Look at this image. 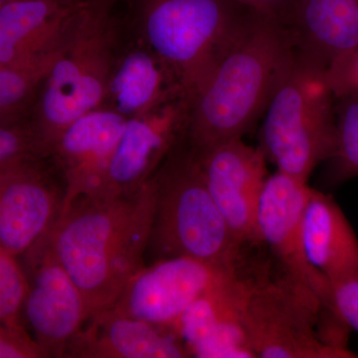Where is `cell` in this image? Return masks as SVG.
Instances as JSON below:
<instances>
[{"instance_id": "6da1fadb", "label": "cell", "mask_w": 358, "mask_h": 358, "mask_svg": "<svg viewBox=\"0 0 358 358\" xmlns=\"http://www.w3.org/2000/svg\"><path fill=\"white\" fill-rule=\"evenodd\" d=\"M157 199L154 178L121 196H87L61 212L46 239L83 294L90 319L112 307L143 267Z\"/></svg>"}, {"instance_id": "7a4b0ae2", "label": "cell", "mask_w": 358, "mask_h": 358, "mask_svg": "<svg viewBox=\"0 0 358 358\" xmlns=\"http://www.w3.org/2000/svg\"><path fill=\"white\" fill-rule=\"evenodd\" d=\"M294 58L284 23L255 10L190 101L185 136L189 152L242 138L265 113Z\"/></svg>"}, {"instance_id": "3957f363", "label": "cell", "mask_w": 358, "mask_h": 358, "mask_svg": "<svg viewBox=\"0 0 358 358\" xmlns=\"http://www.w3.org/2000/svg\"><path fill=\"white\" fill-rule=\"evenodd\" d=\"M115 0H85L40 87L33 131L44 155L78 117L103 107L120 48Z\"/></svg>"}, {"instance_id": "277c9868", "label": "cell", "mask_w": 358, "mask_h": 358, "mask_svg": "<svg viewBox=\"0 0 358 358\" xmlns=\"http://www.w3.org/2000/svg\"><path fill=\"white\" fill-rule=\"evenodd\" d=\"M254 13L238 0H133L134 37L190 103Z\"/></svg>"}, {"instance_id": "5b68a950", "label": "cell", "mask_w": 358, "mask_h": 358, "mask_svg": "<svg viewBox=\"0 0 358 358\" xmlns=\"http://www.w3.org/2000/svg\"><path fill=\"white\" fill-rule=\"evenodd\" d=\"M173 152L152 176L157 199L148 251L157 260L188 257L238 268L243 245L212 199L194 157L189 150Z\"/></svg>"}, {"instance_id": "8992f818", "label": "cell", "mask_w": 358, "mask_h": 358, "mask_svg": "<svg viewBox=\"0 0 358 358\" xmlns=\"http://www.w3.org/2000/svg\"><path fill=\"white\" fill-rule=\"evenodd\" d=\"M324 72L294 51L264 113L259 148L277 171L305 182L336 141V100Z\"/></svg>"}, {"instance_id": "52a82bcc", "label": "cell", "mask_w": 358, "mask_h": 358, "mask_svg": "<svg viewBox=\"0 0 358 358\" xmlns=\"http://www.w3.org/2000/svg\"><path fill=\"white\" fill-rule=\"evenodd\" d=\"M322 310L334 315L286 275L282 281H253L243 324L255 357H357L348 348L329 343L315 329Z\"/></svg>"}, {"instance_id": "ba28073f", "label": "cell", "mask_w": 358, "mask_h": 358, "mask_svg": "<svg viewBox=\"0 0 358 358\" xmlns=\"http://www.w3.org/2000/svg\"><path fill=\"white\" fill-rule=\"evenodd\" d=\"M46 236L23 256L28 289L22 313L32 338L48 357H64L68 343L90 320V312L83 294L54 255Z\"/></svg>"}, {"instance_id": "9c48e42d", "label": "cell", "mask_w": 358, "mask_h": 358, "mask_svg": "<svg viewBox=\"0 0 358 358\" xmlns=\"http://www.w3.org/2000/svg\"><path fill=\"white\" fill-rule=\"evenodd\" d=\"M236 271L188 257L160 259L141 267L110 308L171 329L193 301Z\"/></svg>"}, {"instance_id": "30bf717a", "label": "cell", "mask_w": 358, "mask_h": 358, "mask_svg": "<svg viewBox=\"0 0 358 358\" xmlns=\"http://www.w3.org/2000/svg\"><path fill=\"white\" fill-rule=\"evenodd\" d=\"M308 189L305 181L280 171L268 176L257 207V242L267 245L287 278L336 313L331 282L310 265L303 248L301 222Z\"/></svg>"}, {"instance_id": "8fae6325", "label": "cell", "mask_w": 358, "mask_h": 358, "mask_svg": "<svg viewBox=\"0 0 358 358\" xmlns=\"http://www.w3.org/2000/svg\"><path fill=\"white\" fill-rule=\"evenodd\" d=\"M188 114L189 102L178 96L127 120L98 196L138 192L185 138Z\"/></svg>"}, {"instance_id": "7c38bea8", "label": "cell", "mask_w": 358, "mask_h": 358, "mask_svg": "<svg viewBox=\"0 0 358 358\" xmlns=\"http://www.w3.org/2000/svg\"><path fill=\"white\" fill-rule=\"evenodd\" d=\"M189 152L237 241L257 242V207L268 178L262 150L234 138L199 154Z\"/></svg>"}, {"instance_id": "4fadbf2b", "label": "cell", "mask_w": 358, "mask_h": 358, "mask_svg": "<svg viewBox=\"0 0 358 358\" xmlns=\"http://www.w3.org/2000/svg\"><path fill=\"white\" fill-rule=\"evenodd\" d=\"M64 197L36 157L0 167V246L24 256L57 222Z\"/></svg>"}, {"instance_id": "5bb4252c", "label": "cell", "mask_w": 358, "mask_h": 358, "mask_svg": "<svg viewBox=\"0 0 358 358\" xmlns=\"http://www.w3.org/2000/svg\"><path fill=\"white\" fill-rule=\"evenodd\" d=\"M127 119L110 108H99L66 127L49 148L62 174V211L82 197L102 192L110 159ZM61 211V212H62Z\"/></svg>"}, {"instance_id": "9a60e30c", "label": "cell", "mask_w": 358, "mask_h": 358, "mask_svg": "<svg viewBox=\"0 0 358 358\" xmlns=\"http://www.w3.org/2000/svg\"><path fill=\"white\" fill-rule=\"evenodd\" d=\"M64 357L185 358L190 355L169 327L109 308L87 322L68 343Z\"/></svg>"}, {"instance_id": "2e32d148", "label": "cell", "mask_w": 358, "mask_h": 358, "mask_svg": "<svg viewBox=\"0 0 358 358\" xmlns=\"http://www.w3.org/2000/svg\"><path fill=\"white\" fill-rule=\"evenodd\" d=\"M85 0H4L0 4V64L53 50Z\"/></svg>"}, {"instance_id": "e0dca14e", "label": "cell", "mask_w": 358, "mask_h": 358, "mask_svg": "<svg viewBox=\"0 0 358 358\" xmlns=\"http://www.w3.org/2000/svg\"><path fill=\"white\" fill-rule=\"evenodd\" d=\"M301 227L308 262L327 281L358 275V240L333 197L310 187Z\"/></svg>"}, {"instance_id": "ac0fdd59", "label": "cell", "mask_w": 358, "mask_h": 358, "mask_svg": "<svg viewBox=\"0 0 358 358\" xmlns=\"http://www.w3.org/2000/svg\"><path fill=\"white\" fill-rule=\"evenodd\" d=\"M182 95L173 77L152 51L134 37L120 45L103 107L127 120L138 117Z\"/></svg>"}, {"instance_id": "d6986e66", "label": "cell", "mask_w": 358, "mask_h": 358, "mask_svg": "<svg viewBox=\"0 0 358 358\" xmlns=\"http://www.w3.org/2000/svg\"><path fill=\"white\" fill-rule=\"evenodd\" d=\"M286 26L294 51L327 71L358 46V0H303Z\"/></svg>"}, {"instance_id": "ffe728a7", "label": "cell", "mask_w": 358, "mask_h": 358, "mask_svg": "<svg viewBox=\"0 0 358 358\" xmlns=\"http://www.w3.org/2000/svg\"><path fill=\"white\" fill-rule=\"evenodd\" d=\"M252 284L253 280L244 279L236 271L214 285L186 308L171 329L189 355L197 343L219 327L242 319Z\"/></svg>"}, {"instance_id": "44dd1931", "label": "cell", "mask_w": 358, "mask_h": 358, "mask_svg": "<svg viewBox=\"0 0 358 358\" xmlns=\"http://www.w3.org/2000/svg\"><path fill=\"white\" fill-rule=\"evenodd\" d=\"M60 44L36 57L13 64H0V122H11L9 121L13 115L38 94Z\"/></svg>"}, {"instance_id": "7402d4cb", "label": "cell", "mask_w": 358, "mask_h": 358, "mask_svg": "<svg viewBox=\"0 0 358 358\" xmlns=\"http://www.w3.org/2000/svg\"><path fill=\"white\" fill-rule=\"evenodd\" d=\"M336 141L326 180L336 185L358 176V95L334 99Z\"/></svg>"}, {"instance_id": "603a6c76", "label": "cell", "mask_w": 358, "mask_h": 358, "mask_svg": "<svg viewBox=\"0 0 358 358\" xmlns=\"http://www.w3.org/2000/svg\"><path fill=\"white\" fill-rule=\"evenodd\" d=\"M27 289V275L17 257L0 246V322L21 324Z\"/></svg>"}, {"instance_id": "cb8c5ba5", "label": "cell", "mask_w": 358, "mask_h": 358, "mask_svg": "<svg viewBox=\"0 0 358 358\" xmlns=\"http://www.w3.org/2000/svg\"><path fill=\"white\" fill-rule=\"evenodd\" d=\"M44 155L33 128L0 122V167Z\"/></svg>"}, {"instance_id": "d4e9b609", "label": "cell", "mask_w": 358, "mask_h": 358, "mask_svg": "<svg viewBox=\"0 0 358 358\" xmlns=\"http://www.w3.org/2000/svg\"><path fill=\"white\" fill-rule=\"evenodd\" d=\"M47 352L22 324L0 322V358H43Z\"/></svg>"}, {"instance_id": "484cf974", "label": "cell", "mask_w": 358, "mask_h": 358, "mask_svg": "<svg viewBox=\"0 0 358 358\" xmlns=\"http://www.w3.org/2000/svg\"><path fill=\"white\" fill-rule=\"evenodd\" d=\"M324 77L334 99L358 95V46L334 61Z\"/></svg>"}, {"instance_id": "4316f807", "label": "cell", "mask_w": 358, "mask_h": 358, "mask_svg": "<svg viewBox=\"0 0 358 358\" xmlns=\"http://www.w3.org/2000/svg\"><path fill=\"white\" fill-rule=\"evenodd\" d=\"M334 313L345 326L358 331V275L331 284Z\"/></svg>"}, {"instance_id": "83f0119b", "label": "cell", "mask_w": 358, "mask_h": 358, "mask_svg": "<svg viewBox=\"0 0 358 358\" xmlns=\"http://www.w3.org/2000/svg\"><path fill=\"white\" fill-rule=\"evenodd\" d=\"M255 1H265V2H267V1H275V0H255Z\"/></svg>"}, {"instance_id": "f1b7e54d", "label": "cell", "mask_w": 358, "mask_h": 358, "mask_svg": "<svg viewBox=\"0 0 358 358\" xmlns=\"http://www.w3.org/2000/svg\"><path fill=\"white\" fill-rule=\"evenodd\" d=\"M3 1H4V0H0V4H1L2 2H3Z\"/></svg>"}]
</instances>
